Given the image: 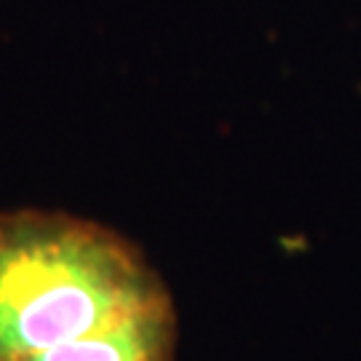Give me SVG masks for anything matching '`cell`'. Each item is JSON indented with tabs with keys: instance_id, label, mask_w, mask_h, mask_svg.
Listing matches in <instances>:
<instances>
[{
	"instance_id": "obj_1",
	"label": "cell",
	"mask_w": 361,
	"mask_h": 361,
	"mask_svg": "<svg viewBox=\"0 0 361 361\" xmlns=\"http://www.w3.org/2000/svg\"><path fill=\"white\" fill-rule=\"evenodd\" d=\"M177 313L121 233L62 212H0V361H174Z\"/></svg>"
}]
</instances>
